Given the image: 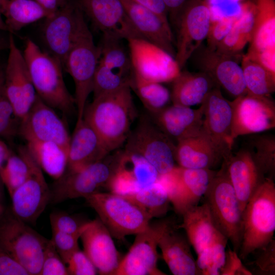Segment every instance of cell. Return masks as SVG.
Wrapping results in <instances>:
<instances>
[{
    "instance_id": "ab89813d",
    "label": "cell",
    "mask_w": 275,
    "mask_h": 275,
    "mask_svg": "<svg viewBox=\"0 0 275 275\" xmlns=\"http://www.w3.org/2000/svg\"><path fill=\"white\" fill-rule=\"evenodd\" d=\"M30 172L29 152L26 146H20L17 154L12 152L0 169V178L10 196L28 178Z\"/></svg>"
},
{
    "instance_id": "ba28073f",
    "label": "cell",
    "mask_w": 275,
    "mask_h": 275,
    "mask_svg": "<svg viewBox=\"0 0 275 275\" xmlns=\"http://www.w3.org/2000/svg\"><path fill=\"white\" fill-rule=\"evenodd\" d=\"M125 142V149L142 156L159 176L169 173L176 167V145L147 116L141 117Z\"/></svg>"
},
{
    "instance_id": "d6a6232c",
    "label": "cell",
    "mask_w": 275,
    "mask_h": 275,
    "mask_svg": "<svg viewBox=\"0 0 275 275\" xmlns=\"http://www.w3.org/2000/svg\"><path fill=\"white\" fill-rule=\"evenodd\" d=\"M26 147L41 169L53 179L60 178L68 168V150L51 142L28 141Z\"/></svg>"
},
{
    "instance_id": "7c38bea8",
    "label": "cell",
    "mask_w": 275,
    "mask_h": 275,
    "mask_svg": "<svg viewBox=\"0 0 275 275\" xmlns=\"http://www.w3.org/2000/svg\"><path fill=\"white\" fill-rule=\"evenodd\" d=\"M159 177L155 169L142 156L125 149L114 158L105 187L111 193L126 195L153 184Z\"/></svg>"
},
{
    "instance_id": "cb8c5ba5",
    "label": "cell",
    "mask_w": 275,
    "mask_h": 275,
    "mask_svg": "<svg viewBox=\"0 0 275 275\" xmlns=\"http://www.w3.org/2000/svg\"><path fill=\"white\" fill-rule=\"evenodd\" d=\"M84 251L103 275H114L121 259L112 236L100 219L90 221L80 235Z\"/></svg>"
},
{
    "instance_id": "91938a15",
    "label": "cell",
    "mask_w": 275,
    "mask_h": 275,
    "mask_svg": "<svg viewBox=\"0 0 275 275\" xmlns=\"http://www.w3.org/2000/svg\"><path fill=\"white\" fill-rule=\"evenodd\" d=\"M9 47V38L6 39L0 35V51Z\"/></svg>"
},
{
    "instance_id": "d6986e66",
    "label": "cell",
    "mask_w": 275,
    "mask_h": 275,
    "mask_svg": "<svg viewBox=\"0 0 275 275\" xmlns=\"http://www.w3.org/2000/svg\"><path fill=\"white\" fill-rule=\"evenodd\" d=\"M242 56L221 54L202 44L190 58L200 71L207 74L217 86L235 98L248 93L239 65Z\"/></svg>"
},
{
    "instance_id": "c3c4849f",
    "label": "cell",
    "mask_w": 275,
    "mask_h": 275,
    "mask_svg": "<svg viewBox=\"0 0 275 275\" xmlns=\"http://www.w3.org/2000/svg\"><path fill=\"white\" fill-rule=\"evenodd\" d=\"M238 18L223 17L211 20L206 38V46L211 50H215L219 43L228 34Z\"/></svg>"
},
{
    "instance_id": "f546056e",
    "label": "cell",
    "mask_w": 275,
    "mask_h": 275,
    "mask_svg": "<svg viewBox=\"0 0 275 275\" xmlns=\"http://www.w3.org/2000/svg\"><path fill=\"white\" fill-rule=\"evenodd\" d=\"M175 160L181 168L211 169L223 160V157L201 131L177 142Z\"/></svg>"
},
{
    "instance_id": "e575fe53",
    "label": "cell",
    "mask_w": 275,
    "mask_h": 275,
    "mask_svg": "<svg viewBox=\"0 0 275 275\" xmlns=\"http://www.w3.org/2000/svg\"><path fill=\"white\" fill-rule=\"evenodd\" d=\"M3 15L7 31L12 34L49 16L35 0H8Z\"/></svg>"
},
{
    "instance_id": "4dcf8cb0",
    "label": "cell",
    "mask_w": 275,
    "mask_h": 275,
    "mask_svg": "<svg viewBox=\"0 0 275 275\" xmlns=\"http://www.w3.org/2000/svg\"><path fill=\"white\" fill-rule=\"evenodd\" d=\"M171 98L173 104L190 107L201 104L207 94L218 87L204 72L180 71L172 81Z\"/></svg>"
},
{
    "instance_id": "30bf717a",
    "label": "cell",
    "mask_w": 275,
    "mask_h": 275,
    "mask_svg": "<svg viewBox=\"0 0 275 275\" xmlns=\"http://www.w3.org/2000/svg\"><path fill=\"white\" fill-rule=\"evenodd\" d=\"M172 223L163 219L150 223L136 234L134 241L121 259L114 275H165L157 267V248L160 237Z\"/></svg>"
},
{
    "instance_id": "9f6ffc18",
    "label": "cell",
    "mask_w": 275,
    "mask_h": 275,
    "mask_svg": "<svg viewBox=\"0 0 275 275\" xmlns=\"http://www.w3.org/2000/svg\"><path fill=\"white\" fill-rule=\"evenodd\" d=\"M48 13L49 16L63 7L66 0H35Z\"/></svg>"
},
{
    "instance_id": "6f0895ef",
    "label": "cell",
    "mask_w": 275,
    "mask_h": 275,
    "mask_svg": "<svg viewBox=\"0 0 275 275\" xmlns=\"http://www.w3.org/2000/svg\"><path fill=\"white\" fill-rule=\"evenodd\" d=\"M12 152L7 144L0 139V169L5 163Z\"/></svg>"
},
{
    "instance_id": "603a6c76",
    "label": "cell",
    "mask_w": 275,
    "mask_h": 275,
    "mask_svg": "<svg viewBox=\"0 0 275 275\" xmlns=\"http://www.w3.org/2000/svg\"><path fill=\"white\" fill-rule=\"evenodd\" d=\"M249 43L245 54L275 74V0H255Z\"/></svg>"
},
{
    "instance_id": "83f0119b",
    "label": "cell",
    "mask_w": 275,
    "mask_h": 275,
    "mask_svg": "<svg viewBox=\"0 0 275 275\" xmlns=\"http://www.w3.org/2000/svg\"><path fill=\"white\" fill-rule=\"evenodd\" d=\"M109 154L93 128L83 118L76 120L68 148L67 169H80L103 160Z\"/></svg>"
},
{
    "instance_id": "60d3db41",
    "label": "cell",
    "mask_w": 275,
    "mask_h": 275,
    "mask_svg": "<svg viewBox=\"0 0 275 275\" xmlns=\"http://www.w3.org/2000/svg\"><path fill=\"white\" fill-rule=\"evenodd\" d=\"M228 240L218 230L209 244L199 254L196 261L199 274L219 275L225 259Z\"/></svg>"
},
{
    "instance_id": "9c48e42d",
    "label": "cell",
    "mask_w": 275,
    "mask_h": 275,
    "mask_svg": "<svg viewBox=\"0 0 275 275\" xmlns=\"http://www.w3.org/2000/svg\"><path fill=\"white\" fill-rule=\"evenodd\" d=\"M211 20L204 0H188L177 15L175 59L181 69L206 38Z\"/></svg>"
},
{
    "instance_id": "db71d44e",
    "label": "cell",
    "mask_w": 275,
    "mask_h": 275,
    "mask_svg": "<svg viewBox=\"0 0 275 275\" xmlns=\"http://www.w3.org/2000/svg\"><path fill=\"white\" fill-rule=\"evenodd\" d=\"M168 20V12L163 0H131Z\"/></svg>"
},
{
    "instance_id": "7a4b0ae2",
    "label": "cell",
    "mask_w": 275,
    "mask_h": 275,
    "mask_svg": "<svg viewBox=\"0 0 275 275\" xmlns=\"http://www.w3.org/2000/svg\"><path fill=\"white\" fill-rule=\"evenodd\" d=\"M23 54L37 95L54 109L70 113L75 100L66 86L61 63L29 38Z\"/></svg>"
},
{
    "instance_id": "8992f818",
    "label": "cell",
    "mask_w": 275,
    "mask_h": 275,
    "mask_svg": "<svg viewBox=\"0 0 275 275\" xmlns=\"http://www.w3.org/2000/svg\"><path fill=\"white\" fill-rule=\"evenodd\" d=\"M112 237L122 240L145 230L152 218L123 195L98 191L85 198Z\"/></svg>"
},
{
    "instance_id": "8d00e7d4",
    "label": "cell",
    "mask_w": 275,
    "mask_h": 275,
    "mask_svg": "<svg viewBox=\"0 0 275 275\" xmlns=\"http://www.w3.org/2000/svg\"><path fill=\"white\" fill-rule=\"evenodd\" d=\"M240 63L248 93L269 96L274 92V74L245 54L242 55Z\"/></svg>"
},
{
    "instance_id": "681fc988",
    "label": "cell",
    "mask_w": 275,
    "mask_h": 275,
    "mask_svg": "<svg viewBox=\"0 0 275 275\" xmlns=\"http://www.w3.org/2000/svg\"><path fill=\"white\" fill-rule=\"evenodd\" d=\"M257 257L252 263L257 274H275V240L272 239L267 245L257 250Z\"/></svg>"
},
{
    "instance_id": "f907efd6",
    "label": "cell",
    "mask_w": 275,
    "mask_h": 275,
    "mask_svg": "<svg viewBox=\"0 0 275 275\" xmlns=\"http://www.w3.org/2000/svg\"><path fill=\"white\" fill-rule=\"evenodd\" d=\"M69 275H95L97 270L83 251L74 252L66 263Z\"/></svg>"
},
{
    "instance_id": "ffe728a7",
    "label": "cell",
    "mask_w": 275,
    "mask_h": 275,
    "mask_svg": "<svg viewBox=\"0 0 275 275\" xmlns=\"http://www.w3.org/2000/svg\"><path fill=\"white\" fill-rule=\"evenodd\" d=\"M18 134L26 142H51L67 150L70 139L65 122L53 108L37 95L29 112L20 121Z\"/></svg>"
},
{
    "instance_id": "7402d4cb",
    "label": "cell",
    "mask_w": 275,
    "mask_h": 275,
    "mask_svg": "<svg viewBox=\"0 0 275 275\" xmlns=\"http://www.w3.org/2000/svg\"><path fill=\"white\" fill-rule=\"evenodd\" d=\"M75 3L103 35L127 41L142 39L120 0H75Z\"/></svg>"
},
{
    "instance_id": "94428289",
    "label": "cell",
    "mask_w": 275,
    "mask_h": 275,
    "mask_svg": "<svg viewBox=\"0 0 275 275\" xmlns=\"http://www.w3.org/2000/svg\"><path fill=\"white\" fill-rule=\"evenodd\" d=\"M3 185H4L0 178V203H2V201L3 196Z\"/></svg>"
},
{
    "instance_id": "9a60e30c",
    "label": "cell",
    "mask_w": 275,
    "mask_h": 275,
    "mask_svg": "<svg viewBox=\"0 0 275 275\" xmlns=\"http://www.w3.org/2000/svg\"><path fill=\"white\" fill-rule=\"evenodd\" d=\"M232 138L260 133L275 127V103L269 96L247 93L231 101Z\"/></svg>"
},
{
    "instance_id": "11a10c76",
    "label": "cell",
    "mask_w": 275,
    "mask_h": 275,
    "mask_svg": "<svg viewBox=\"0 0 275 275\" xmlns=\"http://www.w3.org/2000/svg\"><path fill=\"white\" fill-rule=\"evenodd\" d=\"M172 23L177 15L188 0H163Z\"/></svg>"
},
{
    "instance_id": "484cf974",
    "label": "cell",
    "mask_w": 275,
    "mask_h": 275,
    "mask_svg": "<svg viewBox=\"0 0 275 275\" xmlns=\"http://www.w3.org/2000/svg\"><path fill=\"white\" fill-rule=\"evenodd\" d=\"M223 160L226 163L228 175L242 214L246 204L266 177L258 169L248 148L241 149Z\"/></svg>"
},
{
    "instance_id": "3957f363",
    "label": "cell",
    "mask_w": 275,
    "mask_h": 275,
    "mask_svg": "<svg viewBox=\"0 0 275 275\" xmlns=\"http://www.w3.org/2000/svg\"><path fill=\"white\" fill-rule=\"evenodd\" d=\"M242 239L238 256L242 260L267 245L275 230V184L265 178L246 204L242 215Z\"/></svg>"
},
{
    "instance_id": "ac0fdd59",
    "label": "cell",
    "mask_w": 275,
    "mask_h": 275,
    "mask_svg": "<svg viewBox=\"0 0 275 275\" xmlns=\"http://www.w3.org/2000/svg\"><path fill=\"white\" fill-rule=\"evenodd\" d=\"M84 18L83 12L76 3L67 1L54 14L45 19L42 29L44 43L48 52L57 59L63 68Z\"/></svg>"
},
{
    "instance_id": "d590c367",
    "label": "cell",
    "mask_w": 275,
    "mask_h": 275,
    "mask_svg": "<svg viewBox=\"0 0 275 275\" xmlns=\"http://www.w3.org/2000/svg\"><path fill=\"white\" fill-rule=\"evenodd\" d=\"M255 6L244 12L234 22L231 29L219 43L215 51L229 56H241L250 43L254 24Z\"/></svg>"
},
{
    "instance_id": "5bb4252c",
    "label": "cell",
    "mask_w": 275,
    "mask_h": 275,
    "mask_svg": "<svg viewBox=\"0 0 275 275\" xmlns=\"http://www.w3.org/2000/svg\"><path fill=\"white\" fill-rule=\"evenodd\" d=\"M9 53L4 69V87L15 114L20 121L35 102L37 94L29 73L23 52L13 34L9 36Z\"/></svg>"
},
{
    "instance_id": "836d02e7",
    "label": "cell",
    "mask_w": 275,
    "mask_h": 275,
    "mask_svg": "<svg viewBox=\"0 0 275 275\" xmlns=\"http://www.w3.org/2000/svg\"><path fill=\"white\" fill-rule=\"evenodd\" d=\"M122 39L103 35L99 63L112 71L132 79L133 69L128 48Z\"/></svg>"
},
{
    "instance_id": "4316f807",
    "label": "cell",
    "mask_w": 275,
    "mask_h": 275,
    "mask_svg": "<svg viewBox=\"0 0 275 275\" xmlns=\"http://www.w3.org/2000/svg\"><path fill=\"white\" fill-rule=\"evenodd\" d=\"M198 109L173 104L151 115L152 120L171 140L177 142L202 131L204 107Z\"/></svg>"
},
{
    "instance_id": "bcb514c9",
    "label": "cell",
    "mask_w": 275,
    "mask_h": 275,
    "mask_svg": "<svg viewBox=\"0 0 275 275\" xmlns=\"http://www.w3.org/2000/svg\"><path fill=\"white\" fill-rule=\"evenodd\" d=\"M40 275H69L66 264L62 259L51 239L45 247Z\"/></svg>"
},
{
    "instance_id": "7dc6e473",
    "label": "cell",
    "mask_w": 275,
    "mask_h": 275,
    "mask_svg": "<svg viewBox=\"0 0 275 275\" xmlns=\"http://www.w3.org/2000/svg\"><path fill=\"white\" fill-rule=\"evenodd\" d=\"M52 230L67 233L82 232L90 221L80 222L74 216L64 212H53L49 216Z\"/></svg>"
},
{
    "instance_id": "5b68a950",
    "label": "cell",
    "mask_w": 275,
    "mask_h": 275,
    "mask_svg": "<svg viewBox=\"0 0 275 275\" xmlns=\"http://www.w3.org/2000/svg\"><path fill=\"white\" fill-rule=\"evenodd\" d=\"M100 57V47L95 44L84 18L80 24L64 65V68L72 77L74 83V98L77 112V120L83 118L87 99L92 93Z\"/></svg>"
},
{
    "instance_id": "74e56055",
    "label": "cell",
    "mask_w": 275,
    "mask_h": 275,
    "mask_svg": "<svg viewBox=\"0 0 275 275\" xmlns=\"http://www.w3.org/2000/svg\"><path fill=\"white\" fill-rule=\"evenodd\" d=\"M123 196L132 201L152 218L166 215L169 210L170 203L169 196L159 179L145 188Z\"/></svg>"
},
{
    "instance_id": "f1b7e54d",
    "label": "cell",
    "mask_w": 275,
    "mask_h": 275,
    "mask_svg": "<svg viewBox=\"0 0 275 275\" xmlns=\"http://www.w3.org/2000/svg\"><path fill=\"white\" fill-rule=\"evenodd\" d=\"M175 228L171 224L158 242L164 261L174 275L199 274L189 241Z\"/></svg>"
},
{
    "instance_id": "7bdbcfd3",
    "label": "cell",
    "mask_w": 275,
    "mask_h": 275,
    "mask_svg": "<svg viewBox=\"0 0 275 275\" xmlns=\"http://www.w3.org/2000/svg\"><path fill=\"white\" fill-rule=\"evenodd\" d=\"M19 124L20 121L7 96L4 69L0 66V136L11 139L18 134Z\"/></svg>"
},
{
    "instance_id": "1f68e13d",
    "label": "cell",
    "mask_w": 275,
    "mask_h": 275,
    "mask_svg": "<svg viewBox=\"0 0 275 275\" xmlns=\"http://www.w3.org/2000/svg\"><path fill=\"white\" fill-rule=\"evenodd\" d=\"M183 228L187 238L198 255L210 243L216 230L208 205L193 206L182 214Z\"/></svg>"
},
{
    "instance_id": "f6af8a7d",
    "label": "cell",
    "mask_w": 275,
    "mask_h": 275,
    "mask_svg": "<svg viewBox=\"0 0 275 275\" xmlns=\"http://www.w3.org/2000/svg\"><path fill=\"white\" fill-rule=\"evenodd\" d=\"M82 232L71 234L52 230L51 240L65 264L71 255L79 249L78 240Z\"/></svg>"
},
{
    "instance_id": "680465c9",
    "label": "cell",
    "mask_w": 275,
    "mask_h": 275,
    "mask_svg": "<svg viewBox=\"0 0 275 275\" xmlns=\"http://www.w3.org/2000/svg\"><path fill=\"white\" fill-rule=\"evenodd\" d=\"M8 0H0V31H7V28L2 17V13L1 11H3L7 5Z\"/></svg>"
},
{
    "instance_id": "2e32d148",
    "label": "cell",
    "mask_w": 275,
    "mask_h": 275,
    "mask_svg": "<svg viewBox=\"0 0 275 275\" xmlns=\"http://www.w3.org/2000/svg\"><path fill=\"white\" fill-rule=\"evenodd\" d=\"M134 74L150 81L172 82L180 74L175 58L157 46L142 39L127 41Z\"/></svg>"
},
{
    "instance_id": "52a82bcc",
    "label": "cell",
    "mask_w": 275,
    "mask_h": 275,
    "mask_svg": "<svg viewBox=\"0 0 275 275\" xmlns=\"http://www.w3.org/2000/svg\"><path fill=\"white\" fill-rule=\"evenodd\" d=\"M49 239L13 214L0 218V247L16 260L30 275H40Z\"/></svg>"
},
{
    "instance_id": "d4e9b609",
    "label": "cell",
    "mask_w": 275,
    "mask_h": 275,
    "mask_svg": "<svg viewBox=\"0 0 275 275\" xmlns=\"http://www.w3.org/2000/svg\"><path fill=\"white\" fill-rule=\"evenodd\" d=\"M133 26L144 39L175 58V40L169 22L131 0H120Z\"/></svg>"
},
{
    "instance_id": "8fae6325",
    "label": "cell",
    "mask_w": 275,
    "mask_h": 275,
    "mask_svg": "<svg viewBox=\"0 0 275 275\" xmlns=\"http://www.w3.org/2000/svg\"><path fill=\"white\" fill-rule=\"evenodd\" d=\"M216 172L209 169H187L175 167L160 177L170 203L182 215L188 208L198 205L205 195Z\"/></svg>"
},
{
    "instance_id": "816d5d0a",
    "label": "cell",
    "mask_w": 275,
    "mask_h": 275,
    "mask_svg": "<svg viewBox=\"0 0 275 275\" xmlns=\"http://www.w3.org/2000/svg\"><path fill=\"white\" fill-rule=\"evenodd\" d=\"M221 275H252L251 271L242 263L237 253L229 248L226 250L224 263Z\"/></svg>"
},
{
    "instance_id": "6da1fadb",
    "label": "cell",
    "mask_w": 275,
    "mask_h": 275,
    "mask_svg": "<svg viewBox=\"0 0 275 275\" xmlns=\"http://www.w3.org/2000/svg\"><path fill=\"white\" fill-rule=\"evenodd\" d=\"M136 115L131 87L126 86L93 98L86 106L83 119L110 153L125 143Z\"/></svg>"
},
{
    "instance_id": "4fadbf2b",
    "label": "cell",
    "mask_w": 275,
    "mask_h": 275,
    "mask_svg": "<svg viewBox=\"0 0 275 275\" xmlns=\"http://www.w3.org/2000/svg\"><path fill=\"white\" fill-rule=\"evenodd\" d=\"M105 158L77 170L67 169L50 188L49 204L85 198L105 187L111 174L112 162L105 161Z\"/></svg>"
},
{
    "instance_id": "b9f144b4",
    "label": "cell",
    "mask_w": 275,
    "mask_h": 275,
    "mask_svg": "<svg viewBox=\"0 0 275 275\" xmlns=\"http://www.w3.org/2000/svg\"><path fill=\"white\" fill-rule=\"evenodd\" d=\"M249 148L261 173L273 180L275 176V137L263 134L254 135L249 141Z\"/></svg>"
},
{
    "instance_id": "44dd1931",
    "label": "cell",
    "mask_w": 275,
    "mask_h": 275,
    "mask_svg": "<svg viewBox=\"0 0 275 275\" xmlns=\"http://www.w3.org/2000/svg\"><path fill=\"white\" fill-rule=\"evenodd\" d=\"M29 177L10 197L13 215L26 224H34L50 203L51 192L43 171L29 152Z\"/></svg>"
},
{
    "instance_id": "6125c7cd",
    "label": "cell",
    "mask_w": 275,
    "mask_h": 275,
    "mask_svg": "<svg viewBox=\"0 0 275 275\" xmlns=\"http://www.w3.org/2000/svg\"><path fill=\"white\" fill-rule=\"evenodd\" d=\"M5 212V209L2 203H0V218Z\"/></svg>"
},
{
    "instance_id": "277c9868",
    "label": "cell",
    "mask_w": 275,
    "mask_h": 275,
    "mask_svg": "<svg viewBox=\"0 0 275 275\" xmlns=\"http://www.w3.org/2000/svg\"><path fill=\"white\" fill-rule=\"evenodd\" d=\"M216 229L229 240L238 254L242 239V212L223 160L205 194Z\"/></svg>"
},
{
    "instance_id": "e0dca14e",
    "label": "cell",
    "mask_w": 275,
    "mask_h": 275,
    "mask_svg": "<svg viewBox=\"0 0 275 275\" xmlns=\"http://www.w3.org/2000/svg\"><path fill=\"white\" fill-rule=\"evenodd\" d=\"M204 107L202 133L223 157L232 154V108L231 101L223 96L219 87L213 89L201 103Z\"/></svg>"
},
{
    "instance_id": "ee69618b",
    "label": "cell",
    "mask_w": 275,
    "mask_h": 275,
    "mask_svg": "<svg viewBox=\"0 0 275 275\" xmlns=\"http://www.w3.org/2000/svg\"><path fill=\"white\" fill-rule=\"evenodd\" d=\"M208 7L212 20L223 17L239 18L255 6V0H204Z\"/></svg>"
},
{
    "instance_id": "f5cc1de1",
    "label": "cell",
    "mask_w": 275,
    "mask_h": 275,
    "mask_svg": "<svg viewBox=\"0 0 275 275\" xmlns=\"http://www.w3.org/2000/svg\"><path fill=\"white\" fill-rule=\"evenodd\" d=\"M0 275H30L16 260L0 247Z\"/></svg>"
},
{
    "instance_id": "f35d334b",
    "label": "cell",
    "mask_w": 275,
    "mask_h": 275,
    "mask_svg": "<svg viewBox=\"0 0 275 275\" xmlns=\"http://www.w3.org/2000/svg\"><path fill=\"white\" fill-rule=\"evenodd\" d=\"M131 88L151 115L168 106L171 101V93L161 83L147 80L133 72Z\"/></svg>"
}]
</instances>
